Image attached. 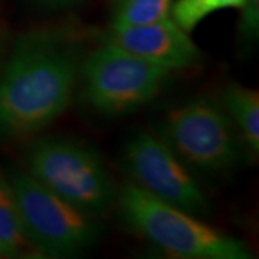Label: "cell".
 <instances>
[{
    "instance_id": "cell-1",
    "label": "cell",
    "mask_w": 259,
    "mask_h": 259,
    "mask_svg": "<svg viewBox=\"0 0 259 259\" xmlns=\"http://www.w3.org/2000/svg\"><path fill=\"white\" fill-rule=\"evenodd\" d=\"M79 65L58 33L20 37L0 78V137L33 134L55 121L71 102Z\"/></svg>"
},
{
    "instance_id": "cell-2",
    "label": "cell",
    "mask_w": 259,
    "mask_h": 259,
    "mask_svg": "<svg viewBox=\"0 0 259 259\" xmlns=\"http://www.w3.org/2000/svg\"><path fill=\"white\" fill-rule=\"evenodd\" d=\"M118 206L122 221L133 231L173 258H252L243 241L160 200L133 182H125L121 187Z\"/></svg>"
},
{
    "instance_id": "cell-3",
    "label": "cell",
    "mask_w": 259,
    "mask_h": 259,
    "mask_svg": "<svg viewBox=\"0 0 259 259\" xmlns=\"http://www.w3.org/2000/svg\"><path fill=\"white\" fill-rule=\"evenodd\" d=\"M28 171L90 218L102 214L115 199L114 182L100 154L75 140L35 141L28 151Z\"/></svg>"
},
{
    "instance_id": "cell-4",
    "label": "cell",
    "mask_w": 259,
    "mask_h": 259,
    "mask_svg": "<svg viewBox=\"0 0 259 259\" xmlns=\"http://www.w3.org/2000/svg\"><path fill=\"white\" fill-rule=\"evenodd\" d=\"M170 71L105 42L79 65L83 97L95 111L122 115L151 101Z\"/></svg>"
},
{
    "instance_id": "cell-5",
    "label": "cell",
    "mask_w": 259,
    "mask_h": 259,
    "mask_svg": "<svg viewBox=\"0 0 259 259\" xmlns=\"http://www.w3.org/2000/svg\"><path fill=\"white\" fill-rule=\"evenodd\" d=\"M32 249L47 256H71L91 246L100 229L87 216L37 182L29 171L8 176Z\"/></svg>"
},
{
    "instance_id": "cell-6",
    "label": "cell",
    "mask_w": 259,
    "mask_h": 259,
    "mask_svg": "<svg viewBox=\"0 0 259 259\" xmlns=\"http://www.w3.org/2000/svg\"><path fill=\"white\" fill-rule=\"evenodd\" d=\"M163 139L186 166L203 173L229 170L241 157L242 143L229 115L207 100L168 112Z\"/></svg>"
},
{
    "instance_id": "cell-7",
    "label": "cell",
    "mask_w": 259,
    "mask_h": 259,
    "mask_svg": "<svg viewBox=\"0 0 259 259\" xmlns=\"http://www.w3.org/2000/svg\"><path fill=\"white\" fill-rule=\"evenodd\" d=\"M130 182L157 199L194 216H204L210 204L189 167L163 137L140 131L124 148Z\"/></svg>"
},
{
    "instance_id": "cell-8",
    "label": "cell",
    "mask_w": 259,
    "mask_h": 259,
    "mask_svg": "<svg viewBox=\"0 0 259 259\" xmlns=\"http://www.w3.org/2000/svg\"><path fill=\"white\" fill-rule=\"evenodd\" d=\"M107 40L170 72L193 66L202 58L190 35L171 16L143 26L111 29Z\"/></svg>"
},
{
    "instance_id": "cell-9",
    "label": "cell",
    "mask_w": 259,
    "mask_h": 259,
    "mask_svg": "<svg viewBox=\"0 0 259 259\" xmlns=\"http://www.w3.org/2000/svg\"><path fill=\"white\" fill-rule=\"evenodd\" d=\"M225 112L243 139L252 157L259 153V94L256 90L229 83L222 93Z\"/></svg>"
},
{
    "instance_id": "cell-10",
    "label": "cell",
    "mask_w": 259,
    "mask_h": 259,
    "mask_svg": "<svg viewBox=\"0 0 259 259\" xmlns=\"http://www.w3.org/2000/svg\"><path fill=\"white\" fill-rule=\"evenodd\" d=\"M0 245L8 256L26 253L32 246L25 235L16 197L8 177L0 175Z\"/></svg>"
},
{
    "instance_id": "cell-11",
    "label": "cell",
    "mask_w": 259,
    "mask_h": 259,
    "mask_svg": "<svg viewBox=\"0 0 259 259\" xmlns=\"http://www.w3.org/2000/svg\"><path fill=\"white\" fill-rule=\"evenodd\" d=\"M173 0H114L111 29L143 26L170 16Z\"/></svg>"
},
{
    "instance_id": "cell-12",
    "label": "cell",
    "mask_w": 259,
    "mask_h": 259,
    "mask_svg": "<svg viewBox=\"0 0 259 259\" xmlns=\"http://www.w3.org/2000/svg\"><path fill=\"white\" fill-rule=\"evenodd\" d=\"M249 0H176L171 5L170 16L180 28L190 33L204 18L214 12L236 8L241 9Z\"/></svg>"
},
{
    "instance_id": "cell-13",
    "label": "cell",
    "mask_w": 259,
    "mask_h": 259,
    "mask_svg": "<svg viewBox=\"0 0 259 259\" xmlns=\"http://www.w3.org/2000/svg\"><path fill=\"white\" fill-rule=\"evenodd\" d=\"M48 6H54V8H64V6H69L74 5L79 0H42Z\"/></svg>"
},
{
    "instance_id": "cell-14",
    "label": "cell",
    "mask_w": 259,
    "mask_h": 259,
    "mask_svg": "<svg viewBox=\"0 0 259 259\" xmlns=\"http://www.w3.org/2000/svg\"><path fill=\"white\" fill-rule=\"evenodd\" d=\"M5 256H8V253H6V250L3 249V246L0 245V258H5Z\"/></svg>"
}]
</instances>
